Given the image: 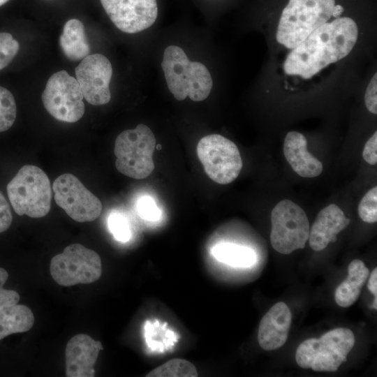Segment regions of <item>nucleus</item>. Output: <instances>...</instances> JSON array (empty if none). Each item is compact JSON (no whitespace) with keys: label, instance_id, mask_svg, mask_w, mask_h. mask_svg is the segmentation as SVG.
I'll list each match as a JSON object with an SVG mask.
<instances>
[{"label":"nucleus","instance_id":"nucleus-11","mask_svg":"<svg viewBox=\"0 0 377 377\" xmlns=\"http://www.w3.org/2000/svg\"><path fill=\"white\" fill-rule=\"evenodd\" d=\"M54 200L58 206L77 222L96 219L102 211L101 200L72 174L65 173L53 182Z\"/></svg>","mask_w":377,"mask_h":377},{"label":"nucleus","instance_id":"nucleus-30","mask_svg":"<svg viewBox=\"0 0 377 377\" xmlns=\"http://www.w3.org/2000/svg\"><path fill=\"white\" fill-rule=\"evenodd\" d=\"M13 216L10 206L0 191V233L6 230L11 225Z\"/></svg>","mask_w":377,"mask_h":377},{"label":"nucleus","instance_id":"nucleus-14","mask_svg":"<svg viewBox=\"0 0 377 377\" xmlns=\"http://www.w3.org/2000/svg\"><path fill=\"white\" fill-rule=\"evenodd\" d=\"M103 347L87 334H79L67 343L65 350L67 377H93L94 364Z\"/></svg>","mask_w":377,"mask_h":377},{"label":"nucleus","instance_id":"nucleus-16","mask_svg":"<svg viewBox=\"0 0 377 377\" xmlns=\"http://www.w3.org/2000/svg\"><path fill=\"white\" fill-rule=\"evenodd\" d=\"M342 209L335 204H330L317 215L309 231V242L316 251L324 250L337 240V235L350 223Z\"/></svg>","mask_w":377,"mask_h":377},{"label":"nucleus","instance_id":"nucleus-17","mask_svg":"<svg viewBox=\"0 0 377 377\" xmlns=\"http://www.w3.org/2000/svg\"><path fill=\"white\" fill-rule=\"evenodd\" d=\"M283 154L292 169L302 177H316L323 172V163L308 151L306 139L301 133H287Z\"/></svg>","mask_w":377,"mask_h":377},{"label":"nucleus","instance_id":"nucleus-28","mask_svg":"<svg viewBox=\"0 0 377 377\" xmlns=\"http://www.w3.org/2000/svg\"><path fill=\"white\" fill-rule=\"evenodd\" d=\"M138 212L141 218L154 221L161 216V212L154 200L149 196L142 197L138 202Z\"/></svg>","mask_w":377,"mask_h":377},{"label":"nucleus","instance_id":"nucleus-19","mask_svg":"<svg viewBox=\"0 0 377 377\" xmlns=\"http://www.w3.org/2000/svg\"><path fill=\"white\" fill-rule=\"evenodd\" d=\"M59 45L66 57L72 61L83 59L89 55L90 47L84 27L77 19L66 22L59 37Z\"/></svg>","mask_w":377,"mask_h":377},{"label":"nucleus","instance_id":"nucleus-18","mask_svg":"<svg viewBox=\"0 0 377 377\" xmlns=\"http://www.w3.org/2000/svg\"><path fill=\"white\" fill-rule=\"evenodd\" d=\"M369 269L360 260H353L348 267V276L336 288L334 300L341 307H348L358 299L368 279Z\"/></svg>","mask_w":377,"mask_h":377},{"label":"nucleus","instance_id":"nucleus-13","mask_svg":"<svg viewBox=\"0 0 377 377\" xmlns=\"http://www.w3.org/2000/svg\"><path fill=\"white\" fill-rule=\"evenodd\" d=\"M100 1L112 23L127 34H135L148 29L158 17L156 0Z\"/></svg>","mask_w":377,"mask_h":377},{"label":"nucleus","instance_id":"nucleus-23","mask_svg":"<svg viewBox=\"0 0 377 377\" xmlns=\"http://www.w3.org/2000/svg\"><path fill=\"white\" fill-rule=\"evenodd\" d=\"M17 114L14 96L7 89L0 86V132L9 129Z\"/></svg>","mask_w":377,"mask_h":377},{"label":"nucleus","instance_id":"nucleus-4","mask_svg":"<svg viewBox=\"0 0 377 377\" xmlns=\"http://www.w3.org/2000/svg\"><path fill=\"white\" fill-rule=\"evenodd\" d=\"M355 341L350 329L332 330L319 339L311 338L302 342L296 350V362L302 369L334 372L347 360Z\"/></svg>","mask_w":377,"mask_h":377},{"label":"nucleus","instance_id":"nucleus-12","mask_svg":"<svg viewBox=\"0 0 377 377\" xmlns=\"http://www.w3.org/2000/svg\"><path fill=\"white\" fill-rule=\"evenodd\" d=\"M75 73L84 98L89 103L101 105L110 101L112 67L106 57L101 54H89L75 68Z\"/></svg>","mask_w":377,"mask_h":377},{"label":"nucleus","instance_id":"nucleus-1","mask_svg":"<svg viewBox=\"0 0 377 377\" xmlns=\"http://www.w3.org/2000/svg\"><path fill=\"white\" fill-rule=\"evenodd\" d=\"M357 36V26L350 17H338L326 22L292 49L284 61V72L309 79L329 64L346 57Z\"/></svg>","mask_w":377,"mask_h":377},{"label":"nucleus","instance_id":"nucleus-2","mask_svg":"<svg viewBox=\"0 0 377 377\" xmlns=\"http://www.w3.org/2000/svg\"><path fill=\"white\" fill-rule=\"evenodd\" d=\"M161 66L168 87L177 101L188 96L199 102L209 95L213 81L209 70L199 61H190L180 47H167Z\"/></svg>","mask_w":377,"mask_h":377},{"label":"nucleus","instance_id":"nucleus-9","mask_svg":"<svg viewBox=\"0 0 377 377\" xmlns=\"http://www.w3.org/2000/svg\"><path fill=\"white\" fill-rule=\"evenodd\" d=\"M197 155L207 175L214 182L228 184L239 175L242 160L237 145L229 139L211 134L201 138Z\"/></svg>","mask_w":377,"mask_h":377},{"label":"nucleus","instance_id":"nucleus-6","mask_svg":"<svg viewBox=\"0 0 377 377\" xmlns=\"http://www.w3.org/2000/svg\"><path fill=\"white\" fill-rule=\"evenodd\" d=\"M155 149V136L147 125L140 124L134 129L126 130L115 140L116 168L128 177L145 179L154 170Z\"/></svg>","mask_w":377,"mask_h":377},{"label":"nucleus","instance_id":"nucleus-29","mask_svg":"<svg viewBox=\"0 0 377 377\" xmlns=\"http://www.w3.org/2000/svg\"><path fill=\"white\" fill-rule=\"evenodd\" d=\"M377 75L374 74L369 83L364 94V102L367 110L372 114H377Z\"/></svg>","mask_w":377,"mask_h":377},{"label":"nucleus","instance_id":"nucleus-27","mask_svg":"<svg viewBox=\"0 0 377 377\" xmlns=\"http://www.w3.org/2000/svg\"><path fill=\"white\" fill-rule=\"evenodd\" d=\"M8 278V274L7 271L0 267V309L17 304L20 299L17 292L3 288V285Z\"/></svg>","mask_w":377,"mask_h":377},{"label":"nucleus","instance_id":"nucleus-21","mask_svg":"<svg viewBox=\"0 0 377 377\" xmlns=\"http://www.w3.org/2000/svg\"><path fill=\"white\" fill-rule=\"evenodd\" d=\"M212 256L219 262L236 267H249L256 262V255L250 248L230 243L216 245Z\"/></svg>","mask_w":377,"mask_h":377},{"label":"nucleus","instance_id":"nucleus-8","mask_svg":"<svg viewBox=\"0 0 377 377\" xmlns=\"http://www.w3.org/2000/svg\"><path fill=\"white\" fill-rule=\"evenodd\" d=\"M50 274L54 281L63 286L91 283L101 276V260L96 251L80 244H73L52 258Z\"/></svg>","mask_w":377,"mask_h":377},{"label":"nucleus","instance_id":"nucleus-25","mask_svg":"<svg viewBox=\"0 0 377 377\" xmlns=\"http://www.w3.org/2000/svg\"><path fill=\"white\" fill-rule=\"evenodd\" d=\"M20 48L18 42L6 32L0 33V70L8 66Z\"/></svg>","mask_w":377,"mask_h":377},{"label":"nucleus","instance_id":"nucleus-20","mask_svg":"<svg viewBox=\"0 0 377 377\" xmlns=\"http://www.w3.org/2000/svg\"><path fill=\"white\" fill-rule=\"evenodd\" d=\"M34 323L31 310L23 304H15L0 309V340L15 333L27 332Z\"/></svg>","mask_w":377,"mask_h":377},{"label":"nucleus","instance_id":"nucleus-22","mask_svg":"<svg viewBox=\"0 0 377 377\" xmlns=\"http://www.w3.org/2000/svg\"><path fill=\"white\" fill-rule=\"evenodd\" d=\"M195 367L183 359H173L150 371L147 377H197Z\"/></svg>","mask_w":377,"mask_h":377},{"label":"nucleus","instance_id":"nucleus-10","mask_svg":"<svg viewBox=\"0 0 377 377\" xmlns=\"http://www.w3.org/2000/svg\"><path fill=\"white\" fill-rule=\"evenodd\" d=\"M41 97L46 110L59 121L73 123L84 113L80 84L66 71H58L49 78Z\"/></svg>","mask_w":377,"mask_h":377},{"label":"nucleus","instance_id":"nucleus-15","mask_svg":"<svg viewBox=\"0 0 377 377\" xmlns=\"http://www.w3.org/2000/svg\"><path fill=\"white\" fill-rule=\"evenodd\" d=\"M292 321L289 307L283 302L273 305L262 318L258 332L260 346L265 350L281 348L286 343Z\"/></svg>","mask_w":377,"mask_h":377},{"label":"nucleus","instance_id":"nucleus-7","mask_svg":"<svg viewBox=\"0 0 377 377\" xmlns=\"http://www.w3.org/2000/svg\"><path fill=\"white\" fill-rule=\"evenodd\" d=\"M270 242L274 250L290 254L305 247L309 237V223L305 212L290 200H282L271 214Z\"/></svg>","mask_w":377,"mask_h":377},{"label":"nucleus","instance_id":"nucleus-5","mask_svg":"<svg viewBox=\"0 0 377 377\" xmlns=\"http://www.w3.org/2000/svg\"><path fill=\"white\" fill-rule=\"evenodd\" d=\"M10 202L16 214L41 218L48 214L52 200L50 179L40 168L25 165L7 185Z\"/></svg>","mask_w":377,"mask_h":377},{"label":"nucleus","instance_id":"nucleus-34","mask_svg":"<svg viewBox=\"0 0 377 377\" xmlns=\"http://www.w3.org/2000/svg\"><path fill=\"white\" fill-rule=\"evenodd\" d=\"M9 0H0V6L6 3Z\"/></svg>","mask_w":377,"mask_h":377},{"label":"nucleus","instance_id":"nucleus-32","mask_svg":"<svg viewBox=\"0 0 377 377\" xmlns=\"http://www.w3.org/2000/svg\"><path fill=\"white\" fill-rule=\"evenodd\" d=\"M367 288L374 295V297H377V268L375 267L371 273H369Z\"/></svg>","mask_w":377,"mask_h":377},{"label":"nucleus","instance_id":"nucleus-24","mask_svg":"<svg viewBox=\"0 0 377 377\" xmlns=\"http://www.w3.org/2000/svg\"><path fill=\"white\" fill-rule=\"evenodd\" d=\"M358 214L361 219L369 223L377 221V187L371 188L362 198L358 205Z\"/></svg>","mask_w":377,"mask_h":377},{"label":"nucleus","instance_id":"nucleus-33","mask_svg":"<svg viewBox=\"0 0 377 377\" xmlns=\"http://www.w3.org/2000/svg\"><path fill=\"white\" fill-rule=\"evenodd\" d=\"M343 8L341 5H335L333 8L332 15L336 18L340 17V15L343 12Z\"/></svg>","mask_w":377,"mask_h":377},{"label":"nucleus","instance_id":"nucleus-3","mask_svg":"<svg viewBox=\"0 0 377 377\" xmlns=\"http://www.w3.org/2000/svg\"><path fill=\"white\" fill-rule=\"evenodd\" d=\"M335 0H289L279 19L277 41L293 49L332 17Z\"/></svg>","mask_w":377,"mask_h":377},{"label":"nucleus","instance_id":"nucleus-26","mask_svg":"<svg viewBox=\"0 0 377 377\" xmlns=\"http://www.w3.org/2000/svg\"><path fill=\"white\" fill-rule=\"evenodd\" d=\"M108 227L114 238L127 242L131 237V230L127 219L121 214L114 212L108 218Z\"/></svg>","mask_w":377,"mask_h":377},{"label":"nucleus","instance_id":"nucleus-31","mask_svg":"<svg viewBox=\"0 0 377 377\" xmlns=\"http://www.w3.org/2000/svg\"><path fill=\"white\" fill-rule=\"evenodd\" d=\"M362 156L364 161L370 165L377 163V132H374L372 136L366 142Z\"/></svg>","mask_w":377,"mask_h":377}]
</instances>
